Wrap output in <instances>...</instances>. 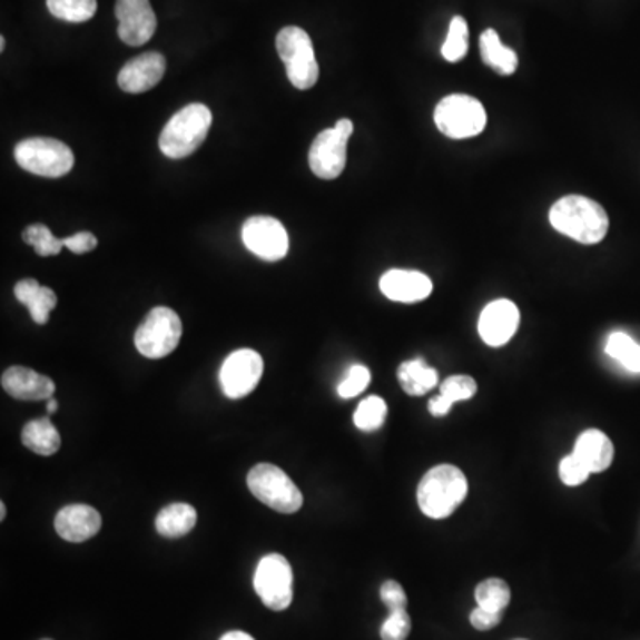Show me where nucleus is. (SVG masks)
<instances>
[{
    "label": "nucleus",
    "instance_id": "28",
    "mask_svg": "<svg viewBox=\"0 0 640 640\" xmlns=\"http://www.w3.org/2000/svg\"><path fill=\"white\" fill-rule=\"evenodd\" d=\"M52 17L62 22L85 23L97 13V0H47Z\"/></svg>",
    "mask_w": 640,
    "mask_h": 640
},
{
    "label": "nucleus",
    "instance_id": "35",
    "mask_svg": "<svg viewBox=\"0 0 640 640\" xmlns=\"http://www.w3.org/2000/svg\"><path fill=\"white\" fill-rule=\"evenodd\" d=\"M381 600L384 605L388 607L390 612L393 610H404L407 607V597L401 583L395 580H388L381 585Z\"/></svg>",
    "mask_w": 640,
    "mask_h": 640
},
{
    "label": "nucleus",
    "instance_id": "16",
    "mask_svg": "<svg viewBox=\"0 0 640 640\" xmlns=\"http://www.w3.org/2000/svg\"><path fill=\"white\" fill-rule=\"evenodd\" d=\"M380 288L390 301L413 305L431 296L433 282L419 270L392 269L381 276Z\"/></svg>",
    "mask_w": 640,
    "mask_h": 640
},
{
    "label": "nucleus",
    "instance_id": "26",
    "mask_svg": "<svg viewBox=\"0 0 640 640\" xmlns=\"http://www.w3.org/2000/svg\"><path fill=\"white\" fill-rule=\"evenodd\" d=\"M605 351L610 358L623 365L628 372L640 374V345L632 336L623 332L612 333L607 341Z\"/></svg>",
    "mask_w": 640,
    "mask_h": 640
},
{
    "label": "nucleus",
    "instance_id": "5",
    "mask_svg": "<svg viewBox=\"0 0 640 640\" xmlns=\"http://www.w3.org/2000/svg\"><path fill=\"white\" fill-rule=\"evenodd\" d=\"M14 159L20 168L45 178L65 177L76 163L70 146L52 137H31L18 142Z\"/></svg>",
    "mask_w": 640,
    "mask_h": 640
},
{
    "label": "nucleus",
    "instance_id": "8",
    "mask_svg": "<svg viewBox=\"0 0 640 640\" xmlns=\"http://www.w3.org/2000/svg\"><path fill=\"white\" fill-rule=\"evenodd\" d=\"M181 338V321L177 312L157 306L137 327L134 344L145 358H166L177 349Z\"/></svg>",
    "mask_w": 640,
    "mask_h": 640
},
{
    "label": "nucleus",
    "instance_id": "10",
    "mask_svg": "<svg viewBox=\"0 0 640 640\" xmlns=\"http://www.w3.org/2000/svg\"><path fill=\"white\" fill-rule=\"evenodd\" d=\"M255 591L265 607L282 612L294 600V573L291 562L279 553L262 557L256 565Z\"/></svg>",
    "mask_w": 640,
    "mask_h": 640
},
{
    "label": "nucleus",
    "instance_id": "29",
    "mask_svg": "<svg viewBox=\"0 0 640 640\" xmlns=\"http://www.w3.org/2000/svg\"><path fill=\"white\" fill-rule=\"evenodd\" d=\"M386 415H388V406L384 398L371 395V397L363 398L354 411V425L363 433H374L383 427Z\"/></svg>",
    "mask_w": 640,
    "mask_h": 640
},
{
    "label": "nucleus",
    "instance_id": "13",
    "mask_svg": "<svg viewBox=\"0 0 640 640\" xmlns=\"http://www.w3.org/2000/svg\"><path fill=\"white\" fill-rule=\"evenodd\" d=\"M118 36L130 47H141L154 38L157 17L150 0H116Z\"/></svg>",
    "mask_w": 640,
    "mask_h": 640
},
{
    "label": "nucleus",
    "instance_id": "19",
    "mask_svg": "<svg viewBox=\"0 0 640 640\" xmlns=\"http://www.w3.org/2000/svg\"><path fill=\"white\" fill-rule=\"evenodd\" d=\"M573 454L588 466L589 472L601 473L609 470L614 461V445L605 433L588 429L577 437Z\"/></svg>",
    "mask_w": 640,
    "mask_h": 640
},
{
    "label": "nucleus",
    "instance_id": "22",
    "mask_svg": "<svg viewBox=\"0 0 640 640\" xmlns=\"http://www.w3.org/2000/svg\"><path fill=\"white\" fill-rule=\"evenodd\" d=\"M397 377L401 388L411 397H422L425 393L436 388L437 381H440L436 368L429 367L424 358L401 363Z\"/></svg>",
    "mask_w": 640,
    "mask_h": 640
},
{
    "label": "nucleus",
    "instance_id": "42",
    "mask_svg": "<svg viewBox=\"0 0 640 640\" xmlns=\"http://www.w3.org/2000/svg\"><path fill=\"white\" fill-rule=\"evenodd\" d=\"M43 640H50V639H43Z\"/></svg>",
    "mask_w": 640,
    "mask_h": 640
},
{
    "label": "nucleus",
    "instance_id": "25",
    "mask_svg": "<svg viewBox=\"0 0 640 640\" xmlns=\"http://www.w3.org/2000/svg\"><path fill=\"white\" fill-rule=\"evenodd\" d=\"M22 443L35 454L49 457L61 449V434L50 419H36L22 429Z\"/></svg>",
    "mask_w": 640,
    "mask_h": 640
},
{
    "label": "nucleus",
    "instance_id": "27",
    "mask_svg": "<svg viewBox=\"0 0 640 640\" xmlns=\"http://www.w3.org/2000/svg\"><path fill=\"white\" fill-rule=\"evenodd\" d=\"M475 601L482 609L493 610V612H505L511 603V588L502 579L482 580L475 588Z\"/></svg>",
    "mask_w": 640,
    "mask_h": 640
},
{
    "label": "nucleus",
    "instance_id": "20",
    "mask_svg": "<svg viewBox=\"0 0 640 640\" xmlns=\"http://www.w3.org/2000/svg\"><path fill=\"white\" fill-rule=\"evenodd\" d=\"M14 297L31 312L36 324L49 323L50 312L58 306V296L49 287H41L36 279L27 278L14 285Z\"/></svg>",
    "mask_w": 640,
    "mask_h": 640
},
{
    "label": "nucleus",
    "instance_id": "6",
    "mask_svg": "<svg viewBox=\"0 0 640 640\" xmlns=\"http://www.w3.org/2000/svg\"><path fill=\"white\" fill-rule=\"evenodd\" d=\"M434 124L443 136L470 139L486 128V109L477 98L469 95H449L434 109Z\"/></svg>",
    "mask_w": 640,
    "mask_h": 640
},
{
    "label": "nucleus",
    "instance_id": "3",
    "mask_svg": "<svg viewBox=\"0 0 640 640\" xmlns=\"http://www.w3.org/2000/svg\"><path fill=\"white\" fill-rule=\"evenodd\" d=\"M213 112L204 104L184 107L166 124L159 137V148L169 159H186L207 139Z\"/></svg>",
    "mask_w": 640,
    "mask_h": 640
},
{
    "label": "nucleus",
    "instance_id": "14",
    "mask_svg": "<svg viewBox=\"0 0 640 640\" xmlns=\"http://www.w3.org/2000/svg\"><path fill=\"white\" fill-rule=\"evenodd\" d=\"M520 326V309L509 299H496L482 309L479 317V335L490 347H502L512 336L516 335Z\"/></svg>",
    "mask_w": 640,
    "mask_h": 640
},
{
    "label": "nucleus",
    "instance_id": "9",
    "mask_svg": "<svg viewBox=\"0 0 640 640\" xmlns=\"http://www.w3.org/2000/svg\"><path fill=\"white\" fill-rule=\"evenodd\" d=\"M354 132L351 120L336 121L335 127L327 128L315 137L309 148V169L315 177L323 180H335L341 177L347 163V142Z\"/></svg>",
    "mask_w": 640,
    "mask_h": 640
},
{
    "label": "nucleus",
    "instance_id": "33",
    "mask_svg": "<svg viewBox=\"0 0 640 640\" xmlns=\"http://www.w3.org/2000/svg\"><path fill=\"white\" fill-rule=\"evenodd\" d=\"M411 633V618L407 610H393L388 618L384 619L381 627V639L383 640H406Z\"/></svg>",
    "mask_w": 640,
    "mask_h": 640
},
{
    "label": "nucleus",
    "instance_id": "23",
    "mask_svg": "<svg viewBox=\"0 0 640 640\" xmlns=\"http://www.w3.org/2000/svg\"><path fill=\"white\" fill-rule=\"evenodd\" d=\"M482 61L500 76H512L518 68V56L500 40L495 29H486L481 35Z\"/></svg>",
    "mask_w": 640,
    "mask_h": 640
},
{
    "label": "nucleus",
    "instance_id": "11",
    "mask_svg": "<svg viewBox=\"0 0 640 640\" xmlns=\"http://www.w3.org/2000/svg\"><path fill=\"white\" fill-rule=\"evenodd\" d=\"M264 374V360L253 349H239L232 353L219 371L223 393L228 398H243L260 383Z\"/></svg>",
    "mask_w": 640,
    "mask_h": 640
},
{
    "label": "nucleus",
    "instance_id": "4",
    "mask_svg": "<svg viewBox=\"0 0 640 640\" xmlns=\"http://www.w3.org/2000/svg\"><path fill=\"white\" fill-rule=\"evenodd\" d=\"M276 49L287 68V77L294 88L306 91L318 80V62L308 32L301 27H283L276 36Z\"/></svg>",
    "mask_w": 640,
    "mask_h": 640
},
{
    "label": "nucleus",
    "instance_id": "38",
    "mask_svg": "<svg viewBox=\"0 0 640 640\" xmlns=\"http://www.w3.org/2000/svg\"><path fill=\"white\" fill-rule=\"evenodd\" d=\"M219 640H255L253 639L249 633L239 632V630H235V632L225 633Z\"/></svg>",
    "mask_w": 640,
    "mask_h": 640
},
{
    "label": "nucleus",
    "instance_id": "34",
    "mask_svg": "<svg viewBox=\"0 0 640 640\" xmlns=\"http://www.w3.org/2000/svg\"><path fill=\"white\" fill-rule=\"evenodd\" d=\"M589 475H591V472H589L588 466L573 452L562 457L561 463H559V477H561L565 486H580V484L588 481Z\"/></svg>",
    "mask_w": 640,
    "mask_h": 640
},
{
    "label": "nucleus",
    "instance_id": "21",
    "mask_svg": "<svg viewBox=\"0 0 640 640\" xmlns=\"http://www.w3.org/2000/svg\"><path fill=\"white\" fill-rule=\"evenodd\" d=\"M477 381L470 376H451L440 384V393L429 401V413L442 419L457 402L470 401L477 393Z\"/></svg>",
    "mask_w": 640,
    "mask_h": 640
},
{
    "label": "nucleus",
    "instance_id": "30",
    "mask_svg": "<svg viewBox=\"0 0 640 640\" xmlns=\"http://www.w3.org/2000/svg\"><path fill=\"white\" fill-rule=\"evenodd\" d=\"M442 53L449 62L461 61L469 53V23L463 17L452 18Z\"/></svg>",
    "mask_w": 640,
    "mask_h": 640
},
{
    "label": "nucleus",
    "instance_id": "41",
    "mask_svg": "<svg viewBox=\"0 0 640 640\" xmlns=\"http://www.w3.org/2000/svg\"><path fill=\"white\" fill-rule=\"evenodd\" d=\"M4 49H6V38L4 36H0V50L4 52Z\"/></svg>",
    "mask_w": 640,
    "mask_h": 640
},
{
    "label": "nucleus",
    "instance_id": "32",
    "mask_svg": "<svg viewBox=\"0 0 640 640\" xmlns=\"http://www.w3.org/2000/svg\"><path fill=\"white\" fill-rule=\"evenodd\" d=\"M371 384V371L365 365H353L347 372V376L338 384V395L342 398H353L362 395Z\"/></svg>",
    "mask_w": 640,
    "mask_h": 640
},
{
    "label": "nucleus",
    "instance_id": "40",
    "mask_svg": "<svg viewBox=\"0 0 640 640\" xmlns=\"http://www.w3.org/2000/svg\"><path fill=\"white\" fill-rule=\"evenodd\" d=\"M6 518V505L0 504V520L4 521Z\"/></svg>",
    "mask_w": 640,
    "mask_h": 640
},
{
    "label": "nucleus",
    "instance_id": "37",
    "mask_svg": "<svg viewBox=\"0 0 640 640\" xmlns=\"http://www.w3.org/2000/svg\"><path fill=\"white\" fill-rule=\"evenodd\" d=\"M65 248L70 249V252L77 253V255H82V253L93 252L97 248V237L89 232H79V234L71 235L67 239H62Z\"/></svg>",
    "mask_w": 640,
    "mask_h": 640
},
{
    "label": "nucleus",
    "instance_id": "12",
    "mask_svg": "<svg viewBox=\"0 0 640 640\" xmlns=\"http://www.w3.org/2000/svg\"><path fill=\"white\" fill-rule=\"evenodd\" d=\"M244 246L265 262L283 260L288 253L285 226L269 216L249 217L243 226Z\"/></svg>",
    "mask_w": 640,
    "mask_h": 640
},
{
    "label": "nucleus",
    "instance_id": "7",
    "mask_svg": "<svg viewBox=\"0 0 640 640\" xmlns=\"http://www.w3.org/2000/svg\"><path fill=\"white\" fill-rule=\"evenodd\" d=\"M248 488L262 504L282 514H294L303 508L299 488L274 464H256L255 469L249 470Z\"/></svg>",
    "mask_w": 640,
    "mask_h": 640
},
{
    "label": "nucleus",
    "instance_id": "2",
    "mask_svg": "<svg viewBox=\"0 0 640 640\" xmlns=\"http://www.w3.org/2000/svg\"><path fill=\"white\" fill-rule=\"evenodd\" d=\"M469 495V479L454 464H437L425 473L416 490L420 511L431 520H445Z\"/></svg>",
    "mask_w": 640,
    "mask_h": 640
},
{
    "label": "nucleus",
    "instance_id": "15",
    "mask_svg": "<svg viewBox=\"0 0 640 640\" xmlns=\"http://www.w3.org/2000/svg\"><path fill=\"white\" fill-rule=\"evenodd\" d=\"M166 73V58L159 52H145L121 68L118 86L125 93L139 95L159 85Z\"/></svg>",
    "mask_w": 640,
    "mask_h": 640
},
{
    "label": "nucleus",
    "instance_id": "39",
    "mask_svg": "<svg viewBox=\"0 0 640 640\" xmlns=\"http://www.w3.org/2000/svg\"><path fill=\"white\" fill-rule=\"evenodd\" d=\"M58 401H56V398H47V411H49L50 415H52V413H56V411H58Z\"/></svg>",
    "mask_w": 640,
    "mask_h": 640
},
{
    "label": "nucleus",
    "instance_id": "18",
    "mask_svg": "<svg viewBox=\"0 0 640 640\" xmlns=\"http://www.w3.org/2000/svg\"><path fill=\"white\" fill-rule=\"evenodd\" d=\"M2 388L18 401H45L52 398L56 383L32 368L11 367L2 374Z\"/></svg>",
    "mask_w": 640,
    "mask_h": 640
},
{
    "label": "nucleus",
    "instance_id": "17",
    "mask_svg": "<svg viewBox=\"0 0 640 640\" xmlns=\"http://www.w3.org/2000/svg\"><path fill=\"white\" fill-rule=\"evenodd\" d=\"M59 538L70 543H85L102 529V516L91 505L71 504L62 508L53 521Z\"/></svg>",
    "mask_w": 640,
    "mask_h": 640
},
{
    "label": "nucleus",
    "instance_id": "24",
    "mask_svg": "<svg viewBox=\"0 0 640 640\" xmlns=\"http://www.w3.org/2000/svg\"><path fill=\"white\" fill-rule=\"evenodd\" d=\"M196 520H198V514H196V509L193 505L177 502V504H169L168 508H164L157 514L155 529L164 538H184V535L189 534L190 530L195 529Z\"/></svg>",
    "mask_w": 640,
    "mask_h": 640
},
{
    "label": "nucleus",
    "instance_id": "31",
    "mask_svg": "<svg viewBox=\"0 0 640 640\" xmlns=\"http://www.w3.org/2000/svg\"><path fill=\"white\" fill-rule=\"evenodd\" d=\"M22 237L26 244L32 246L35 252L40 256L59 255L61 249L65 248L62 239H58V237L50 232L49 226L31 225L29 228H26Z\"/></svg>",
    "mask_w": 640,
    "mask_h": 640
},
{
    "label": "nucleus",
    "instance_id": "1",
    "mask_svg": "<svg viewBox=\"0 0 640 640\" xmlns=\"http://www.w3.org/2000/svg\"><path fill=\"white\" fill-rule=\"evenodd\" d=\"M550 225L559 234L580 244H600L609 234V216L605 208L585 196L570 195L557 199L548 213Z\"/></svg>",
    "mask_w": 640,
    "mask_h": 640
},
{
    "label": "nucleus",
    "instance_id": "36",
    "mask_svg": "<svg viewBox=\"0 0 640 640\" xmlns=\"http://www.w3.org/2000/svg\"><path fill=\"white\" fill-rule=\"evenodd\" d=\"M502 618H504V612H493V610L477 607V609H473L472 614H470V623H472V627L479 630V632H490L493 628L499 627Z\"/></svg>",
    "mask_w": 640,
    "mask_h": 640
}]
</instances>
